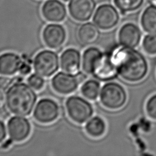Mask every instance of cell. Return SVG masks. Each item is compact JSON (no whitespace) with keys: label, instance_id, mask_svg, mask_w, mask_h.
<instances>
[{"label":"cell","instance_id":"obj_13","mask_svg":"<svg viewBox=\"0 0 156 156\" xmlns=\"http://www.w3.org/2000/svg\"><path fill=\"white\" fill-rule=\"evenodd\" d=\"M60 63L63 71L73 74L78 73L81 64L79 51L75 48L66 49L60 55Z\"/></svg>","mask_w":156,"mask_h":156},{"label":"cell","instance_id":"obj_8","mask_svg":"<svg viewBox=\"0 0 156 156\" xmlns=\"http://www.w3.org/2000/svg\"><path fill=\"white\" fill-rule=\"evenodd\" d=\"M119 15L117 10L111 4L99 5L93 17L94 24L100 29L109 30L116 26Z\"/></svg>","mask_w":156,"mask_h":156},{"label":"cell","instance_id":"obj_10","mask_svg":"<svg viewBox=\"0 0 156 156\" xmlns=\"http://www.w3.org/2000/svg\"><path fill=\"white\" fill-rule=\"evenodd\" d=\"M41 35L44 44L52 49H58L62 48L66 38L65 29L58 24H49L46 26Z\"/></svg>","mask_w":156,"mask_h":156},{"label":"cell","instance_id":"obj_7","mask_svg":"<svg viewBox=\"0 0 156 156\" xmlns=\"http://www.w3.org/2000/svg\"><path fill=\"white\" fill-rule=\"evenodd\" d=\"M60 114L58 104L53 99H40L35 105L33 113L34 119L41 124L52 123L58 119Z\"/></svg>","mask_w":156,"mask_h":156},{"label":"cell","instance_id":"obj_12","mask_svg":"<svg viewBox=\"0 0 156 156\" xmlns=\"http://www.w3.org/2000/svg\"><path fill=\"white\" fill-rule=\"evenodd\" d=\"M41 13L48 21L59 23L65 19L66 9L63 3L59 0H47L42 5Z\"/></svg>","mask_w":156,"mask_h":156},{"label":"cell","instance_id":"obj_15","mask_svg":"<svg viewBox=\"0 0 156 156\" xmlns=\"http://www.w3.org/2000/svg\"><path fill=\"white\" fill-rule=\"evenodd\" d=\"M23 63L20 55L14 52H5L0 55V74L10 76L19 72Z\"/></svg>","mask_w":156,"mask_h":156},{"label":"cell","instance_id":"obj_17","mask_svg":"<svg viewBox=\"0 0 156 156\" xmlns=\"http://www.w3.org/2000/svg\"><path fill=\"white\" fill-rule=\"evenodd\" d=\"M143 29L150 34L156 33V5L151 4L143 11L141 16Z\"/></svg>","mask_w":156,"mask_h":156},{"label":"cell","instance_id":"obj_1","mask_svg":"<svg viewBox=\"0 0 156 156\" xmlns=\"http://www.w3.org/2000/svg\"><path fill=\"white\" fill-rule=\"evenodd\" d=\"M147 70V61L140 52L120 44L98 55L90 76L106 82L118 75L127 82H136L146 76Z\"/></svg>","mask_w":156,"mask_h":156},{"label":"cell","instance_id":"obj_5","mask_svg":"<svg viewBox=\"0 0 156 156\" xmlns=\"http://www.w3.org/2000/svg\"><path fill=\"white\" fill-rule=\"evenodd\" d=\"M85 73H78L76 74L65 72H59L52 77L51 86L58 94L67 95L74 92L81 83L85 80Z\"/></svg>","mask_w":156,"mask_h":156},{"label":"cell","instance_id":"obj_29","mask_svg":"<svg viewBox=\"0 0 156 156\" xmlns=\"http://www.w3.org/2000/svg\"><path fill=\"white\" fill-rule=\"evenodd\" d=\"M12 140L10 139V140H9L7 141H4L2 143V147L3 149H7L8 147H9L12 144Z\"/></svg>","mask_w":156,"mask_h":156},{"label":"cell","instance_id":"obj_4","mask_svg":"<svg viewBox=\"0 0 156 156\" xmlns=\"http://www.w3.org/2000/svg\"><path fill=\"white\" fill-rule=\"evenodd\" d=\"M126 100L127 94L124 88L116 82H108L104 84L101 90V102L107 108H119L124 105Z\"/></svg>","mask_w":156,"mask_h":156},{"label":"cell","instance_id":"obj_20","mask_svg":"<svg viewBox=\"0 0 156 156\" xmlns=\"http://www.w3.org/2000/svg\"><path fill=\"white\" fill-rule=\"evenodd\" d=\"M101 85L94 79H89L83 83L80 88V93L84 98L90 101H95L100 93Z\"/></svg>","mask_w":156,"mask_h":156},{"label":"cell","instance_id":"obj_21","mask_svg":"<svg viewBox=\"0 0 156 156\" xmlns=\"http://www.w3.org/2000/svg\"><path fill=\"white\" fill-rule=\"evenodd\" d=\"M115 6L122 15L138 10L143 4L144 0H113Z\"/></svg>","mask_w":156,"mask_h":156},{"label":"cell","instance_id":"obj_25","mask_svg":"<svg viewBox=\"0 0 156 156\" xmlns=\"http://www.w3.org/2000/svg\"><path fill=\"white\" fill-rule=\"evenodd\" d=\"M31 71V66L30 65L26 62L23 61V63L20 69V73L22 75H27L29 74Z\"/></svg>","mask_w":156,"mask_h":156},{"label":"cell","instance_id":"obj_11","mask_svg":"<svg viewBox=\"0 0 156 156\" xmlns=\"http://www.w3.org/2000/svg\"><path fill=\"white\" fill-rule=\"evenodd\" d=\"M94 0H70L68 12L74 20L80 22L89 20L96 9Z\"/></svg>","mask_w":156,"mask_h":156},{"label":"cell","instance_id":"obj_19","mask_svg":"<svg viewBox=\"0 0 156 156\" xmlns=\"http://www.w3.org/2000/svg\"><path fill=\"white\" fill-rule=\"evenodd\" d=\"M102 51L96 47H89L86 49L82 54V68L85 74L90 76L93 64Z\"/></svg>","mask_w":156,"mask_h":156},{"label":"cell","instance_id":"obj_9","mask_svg":"<svg viewBox=\"0 0 156 156\" xmlns=\"http://www.w3.org/2000/svg\"><path fill=\"white\" fill-rule=\"evenodd\" d=\"M10 138L15 142L26 140L30 134L31 125L27 119L21 116L10 118L7 124Z\"/></svg>","mask_w":156,"mask_h":156},{"label":"cell","instance_id":"obj_30","mask_svg":"<svg viewBox=\"0 0 156 156\" xmlns=\"http://www.w3.org/2000/svg\"><path fill=\"white\" fill-rule=\"evenodd\" d=\"M152 4H154L156 5V0H151Z\"/></svg>","mask_w":156,"mask_h":156},{"label":"cell","instance_id":"obj_28","mask_svg":"<svg viewBox=\"0 0 156 156\" xmlns=\"http://www.w3.org/2000/svg\"><path fill=\"white\" fill-rule=\"evenodd\" d=\"M6 104V93L5 88L0 86V110Z\"/></svg>","mask_w":156,"mask_h":156},{"label":"cell","instance_id":"obj_22","mask_svg":"<svg viewBox=\"0 0 156 156\" xmlns=\"http://www.w3.org/2000/svg\"><path fill=\"white\" fill-rule=\"evenodd\" d=\"M143 47L149 54H156V34H149L143 40Z\"/></svg>","mask_w":156,"mask_h":156},{"label":"cell","instance_id":"obj_6","mask_svg":"<svg viewBox=\"0 0 156 156\" xmlns=\"http://www.w3.org/2000/svg\"><path fill=\"white\" fill-rule=\"evenodd\" d=\"M59 63L57 53L46 49L36 54L33 61V68L37 74L43 77H49L58 71Z\"/></svg>","mask_w":156,"mask_h":156},{"label":"cell","instance_id":"obj_16","mask_svg":"<svg viewBox=\"0 0 156 156\" xmlns=\"http://www.w3.org/2000/svg\"><path fill=\"white\" fill-rule=\"evenodd\" d=\"M98 27L91 23H85L81 24L77 29V38L79 41L84 45H89L94 43L99 37Z\"/></svg>","mask_w":156,"mask_h":156},{"label":"cell","instance_id":"obj_2","mask_svg":"<svg viewBox=\"0 0 156 156\" xmlns=\"http://www.w3.org/2000/svg\"><path fill=\"white\" fill-rule=\"evenodd\" d=\"M37 95L29 84L18 82L11 84L6 92V105L12 114L27 116L32 113Z\"/></svg>","mask_w":156,"mask_h":156},{"label":"cell","instance_id":"obj_14","mask_svg":"<svg viewBox=\"0 0 156 156\" xmlns=\"http://www.w3.org/2000/svg\"><path fill=\"white\" fill-rule=\"evenodd\" d=\"M141 33L139 27L135 24L128 23L124 24L119 29L118 39L121 44L135 48L140 42Z\"/></svg>","mask_w":156,"mask_h":156},{"label":"cell","instance_id":"obj_3","mask_svg":"<svg viewBox=\"0 0 156 156\" xmlns=\"http://www.w3.org/2000/svg\"><path fill=\"white\" fill-rule=\"evenodd\" d=\"M65 106L68 117L73 122L79 124H82L88 121L93 114L91 104L80 96L69 97L65 101Z\"/></svg>","mask_w":156,"mask_h":156},{"label":"cell","instance_id":"obj_23","mask_svg":"<svg viewBox=\"0 0 156 156\" xmlns=\"http://www.w3.org/2000/svg\"><path fill=\"white\" fill-rule=\"evenodd\" d=\"M27 83L34 90L40 91L44 86V80L43 77L36 74H32L27 78Z\"/></svg>","mask_w":156,"mask_h":156},{"label":"cell","instance_id":"obj_18","mask_svg":"<svg viewBox=\"0 0 156 156\" xmlns=\"http://www.w3.org/2000/svg\"><path fill=\"white\" fill-rule=\"evenodd\" d=\"M105 123L99 116H94L91 118L85 126L87 133L91 137L98 138L101 136L105 131Z\"/></svg>","mask_w":156,"mask_h":156},{"label":"cell","instance_id":"obj_27","mask_svg":"<svg viewBox=\"0 0 156 156\" xmlns=\"http://www.w3.org/2000/svg\"><path fill=\"white\" fill-rule=\"evenodd\" d=\"M6 129L4 123L0 120V144L2 143L6 138Z\"/></svg>","mask_w":156,"mask_h":156},{"label":"cell","instance_id":"obj_31","mask_svg":"<svg viewBox=\"0 0 156 156\" xmlns=\"http://www.w3.org/2000/svg\"><path fill=\"white\" fill-rule=\"evenodd\" d=\"M62 1H65V2H67V1H70V0H62Z\"/></svg>","mask_w":156,"mask_h":156},{"label":"cell","instance_id":"obj_26","mask_svg":"<svg viewBox=\"0 0 156 156\" xmlns=\"http://www.w3.org/2000/svg\"><path fill=\"white\" fill-rule=\"evenodd\" d=\"M12 83V79L9 76H3L0 77V86L3 88L9 87Z\"/></svg>","mask_w":156,"mask_h":156},{"label":"cell","instance_id":"obj_24","mask_svg":"<svg viewBox=\"0 0 156 156\" xmlns=\"http://www.w3.org/2000/svg\"><path fill=\"white\" fill-rule=\"evenodd\" d=\"M146 112L150 117L156 119V94L151 97L147 101Z\"/></svg>","mask_w":156,"mask_h":156}]
</instances>
